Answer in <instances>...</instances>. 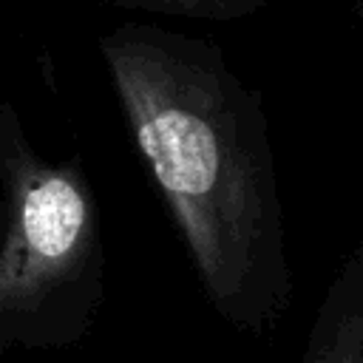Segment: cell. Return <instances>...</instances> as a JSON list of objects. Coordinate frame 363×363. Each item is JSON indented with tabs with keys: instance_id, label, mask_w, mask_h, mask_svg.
<instances>
[{
	"instance_id": "1",
	"label": "cell",
	"mask_w": 363,
	"mask_h": 363,
	"mask_svg": "<svg viewBox=\"0 0 363 363\" xmlns=\"http://www.w3.org/2000/svg\"><path fill=\"white\" fill-rule=\"evenodd\" d=\"M96 48L204 298L233 329L267 335L295 281L261 94L207 37L122 23Z\"/></svg>"
},
{
	"instance_id": "2",
	"label": "cell",
	"mask_w": 363,
	"mask_h": 363,
	"mask_svg": "<svg viewBox=\"0 0 363 363\" xmlns=\"http://www.w3.org/2000/svg\"><path fill=\"white\" fill-rule=\"evenodd\" d=\"M0 352L71 349L105 295L94 184L79 159L37 153L11 102H0Z\"/></svg>"
},
{
	"instance_id": "3",
	"label": "cell",
	"mask_w": 363,
	"mask_h": 363,
	"mask_svg": "<svg viewBox=\"0 0 363 363\" xmlns=\"http://www.w3.org/2000/svg\"><path fill=\"white\" fill-rule=\"evenodd\" d=\"M295 363H363V233L332 275Z\"/></svg>"
},
{
	"instance_id": "4",
	"label": "cell",
	"mask_w": 363,
	"mask_h": 363,
	"mask_svg": "<svg viewBox=\"0 0 363 363\" xmlns=\"http://www.w3.org/2000/svg\"><path fill=\"white\" fill-rule=\"evenodd\" d=\"M113 9L162 14V17H182V20H201V23H235L252 17L272 0H102Z\"/></svg>"
},
{
	"instance_id": "5",
	"label": "cell",
	"mask_w": 363,
	"mask_h": 363,
	"mask_svg": "<svg viewBox=\"0 0 363 363\" xmlns=\"http://www.w3.org/2000/svg\"><path fill=\"white\" fill-rule=\"evenodd\" d=\"M354 17H357V26H360V34H363V0H354Z\"/></svg>"
},
{
	"instance_id": "6",
	"label": "cell",
	"mask_w": 363,
	"mask_h": 363,
	"mask_svg": "<svg viewBox=\"0 0 363 363\" xmlns=\"http://www.w3.org/2000/svg\"><path fill=\"white\" fill-rule=\"evenodd\" d=\"M3 227H6V204L0 199V235H3Z\"/></svg>"
}]
</instances>
